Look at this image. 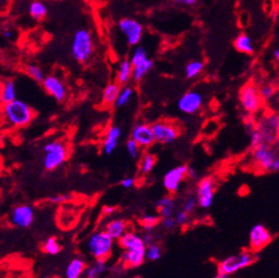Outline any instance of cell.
Here are the masks:
<instances>
[{
  "mask_svg": "<svg viewBox=\"0 0 279 278\" xmlns=\"http://www.w3.org/2000/svg\"><path fill=\"white\" fill-rule=\"evenodd\" d=\"M2 122L10 128H22L30 125L34 118V110L26 102L15 99L2 105L1 108Z\"/></svg>",
  "mask_w": 279,
  "mask_h": 278,
  "instance_id": "6da1fadb",
  "label": "cell"
},
{
  "mask_svg": "<svg viewBox=\"0 0 279 278\" xmlns=\"http://www.w3.org/2000/svg\"><path fill=\"white\" fill-rule=\"evenodd\" d=\"M257 260V252L249 250L233 255L220 261L217 267V278H227L248 268Z\"/></svg>",
  "mask_w": 279,
  "mask_h": 278,
  "instance_id": "7a4b0ae2",
  "label": "cell"
},
{
  "mask_svg": "<svg viewBox=\"0 0 279 278\" xmlns=\"http://www.w3.org/2000/svg\"><path fill=\"white\" fill-rule=\"evenodd\" d=\"M114 239L103 231H98L90 236L87 241V251L94 259L107 260L114 249Z\"/></svg>",
  "mask_w": 279,
  "mask_h": 278,
  "instance_id": "3957f363",
  "label": "cell"
},
{
  "mask_svg": "<svg viewBox=\"0 0 279 278\" xmlns=\"http://www.w3.org/2000/svg\"><path fill=\"white\" fill-rule=\"evenodd\" d=\"M70 50L74 59L78 63H85L89 60L93 53V40L91 33L85 28L75 32Z\"/></svg>",
  "mask_w": 279,
  "mask_h": 278,
  "instance_id": "277c9868",
  "label": "cell"
},
{
  "mask_svg": "<svg viewBox=\"0 0 279 278\" xmlns=\"http://www.w3.org/2000/svg\"><path fill=\"white\" fill-rule=\"evenodd\" d=\"M43 166L47 171H53L65 163L68 157L67 147L61 141H50L44 148Z\"/></svg>",
  "mask_w": 279,
  "mask_h": 278,
  "instance_id": "5b68a950",
  "label": "cell"
},
{
  "mask_svg": "<svg viewBox=\"0 0 279 278\" xmlns=\"http://www.w3.org/2000/svg\"><path fill=\"white\" fill-rule=\"evenodd\" d=\"M240 103L248 114H256L261 108L262 98L260 91L253 83H247L240 91Z\"/></svg>",
  "mask_w": 279,
  "mask_h": 278,
  "instance_id": "8992f818",
  "label": "cell"
},
{
  "mask_svg": "<svg viewBox=\"0 0 279 278\" xmlns=\"http://www.w3.org/2000/svg\"><path fill=\"white\" fill-rule=\"evenodd\" d=\"M153 134H155L156 142L160 144H170L180 135V130L176 124L168 120H159L152 124Z\"/></svg>",
  "mask_w": 279,
  "mask_h": 278,
  "instance_id": "52a82bcc",
  "label": "cell"
},
{
  "mask_svg": "<svg viewBox=\"0 0 279 278\" xmlns=\"http://www.w3.org/2000/svg\"><path fill=\"white\" fill-rule=\"evenodd\" d=\"M277 157V152L270 147V144H261L253 149V163L264 172H273V166Z\"/></svg>",
  "mask_w": 279,
  "mask_h": 278,
  "instance_id": "ba28073f",
  "label": "cell"
},
{
  "mask_svg": "<svg viewBox=\"0 0 279 278\" xmlns=\"http://www.w3.org/2000/svg\"><path fill=\"white\" fill-rule=\"evenodd\" d=\"M118 28L126 38L127 43L130 45H137L142 40L143 26L136 19L130 17L122 18L118 23Z\"/></svg>",
  "mask_w": 279,
  "mask_h": 278,
  "instance_id": "9c48e42d",
  "label": "cell"
},
{
  "mask_svg": "<svg viewBox=\"0 0 279 278\" xmlns=\"http://www.w3.org/2000/svg\"><path fill=\"white\" fill-rule=\"evenodd\" d=\"M273 235L267 227L262 224H257L250 231L249 234V244L250 250L259 252L262 249L266 248L268 244L272 243Z\"/></svg>",
  "mask_w": 279,
  "mask_h": 278,
  "instance_id": "30bf717a",
  "label": "cell"
},
{
  "mask_svg": "<svg viewBox=\"0 0 279 278\" xmlns=\"http://www.w3.org/2000/svg\"><path fill=\"white\" fill-rule=\"evenodd\" d=\"M199 207L209 209L215 200V181L212 177H205L200 180L197 186V194Z\"/></svg>",
  "mask_w": 279,
  "mask_h": 278,
  "instance_id": "8fae6325",
  "label": "cell"
},
{
  "mask_svg": "<svg viewBox=\"0 0 279 278\" xmlns=\"http://www.w3.org/2000/svg\"><path fill=\"white\" fill-rule=\"evenodd\" d=\"M187 171L189 167L186 165H180L177 167H174L165 174L164 176V188L168 191L169 193H177L180 191L181 184L183 181L187 177Z\"/></svg>",
  "mask_w": 279,
  "mask_h": 278,
  "instance_id": "7c38bea8",
  "label": "cell"
},
{
  "mask_svg": "<svg viewBox=\"0 0 279 278\" xmlns=\"http://www.w3.org/2000/svg\"><path fill=\"white\" fill-rule=\"evenodd\" d=\"M34 221V211L28 205H18L11 209L9 223L17 228H28Z\"/></svg>",
  "mask_w": 279,
  "mask_h": 278,
  "instance_id": "4fadbf2b",
  "label": "cell"
},
{
  "mask_svg": "<svg viewBox=\"0 0 279 278\" xmlns=\"http://www.w3.org/2000/svg\"><path fill=\"white\" fill-rule=\"evenodd\" d=\"M203 105V97L199 91L191 90L187 91L180 98L177 102V107L183 114L194 115L201 109Z\"/></svg>",
  "mask_w": 279,
  "mask_h": 278,
  "instance_id": "5bb4252c",
  "label": "cell"
},
{
  "mask_svg": "<svg viewBox=\"0 0 279 278\" xmlns=\"http://www.w3.org/2000/svg\"><path fill=\"white\" fill-rule=\"evenodd\" d=\"M42 88L50 97H52L58 102H62L67 95L66 86L59 77L55 75L45 76L42 81Z\"/></svg>",
  "mask_w": 279,
  "mask_h": 278,
  "instance_id": "9a60e30c",
  "label": "cell"
},
{
  "mask_svg": "<svg viewBox=\"0 0 279 278\" xmlns=\"http://www.w3.org/2000/svg\"><path fill=\"white\" fill-rule=\"evenodd\" d=\"M131 138L134 139L142 149H148L156 142L152 126L145 123H139L133 127Z\"/></svg>",
  "mask_w": 279,
  "mask_h": 278,
  "instance_id": "2e32d148",
  "label": "cell"
},
{
  "mask_svg": "<svg viewBox=\"0 0 279 278\" xmlns=\"http://www.w3.org/2000/svg\"><path fill=\"white\" fill-rule=\"evenodd\" d=\"M119 247L123 250H135V249H145L147 243L144 242L143 236L135 233V232L127 231L122 238L118 240Z\"/></svg>",
  "mask_w": 279,
  "mask_h": 278,
  "instance_id": "e0dca14e",
  "label": "cell"
},
{
  "mask_svg": "<svg viewBox=\"0 0 279 278\" xmlns=\"http://www.w3.org/2000/svg\"><path fill=\"white\" fill-rule=\"evenodd\" d=\"M145 249H135V250H124L122 256V263L127 268H137L143 265L144 260L147 259Z\"/></svg>",
  "mask_w": 279,
  "mask_h": 278,
  "instance_id": "ac0fdd59",
  "label": "cell"
},
{
  "mask_svg": "<svg viewBox=\"0 0 279 278\" xmlns=\"http://www.w3.org/2000/svg\"><path fill=\"white\" fill-rule=\"evenodd\" d=\"M120 136H122V130L118 126L111 125L108 128L105 135V140L102 142V151L106 155H111L115 151V149L118 146Z\"/></svg>",
  "mask_w": 279,
  "mask_h": 278,
  "instance_id": "d6986e66",
  "label": "cell"
},
{
  "mask_svg": "<svg viewBox=\"0 0 279 278\" xmlns=\"http://www.w3.org/2000/svg\"><path fill=\"white\" fill-rule=\"evenodd\" d=\"M105 231L115 241H118L127 232V223L120 218H114L107 223Z\"/></svg>",
  "mask_w": 279,
  "mask_h": 278,
  "instance_id": "ffe728a7",
  "label": "cell"
},
{
  "mask_svg": "<svg viewBox=\"0 0 279 278\" xmlns=\"http://www.w3.org/2000/svg\"><path fill=\"white\" fill-rule=\"evenodd\" d=\"M122 88L118 82H111L108 84L102 92V103L105 106H115Z\"/></svg>",
  "mask_w": 279,
  "mask_h": 278,
  "instance_id": "44dd1931",
  "label": "cell"
},
{
  "mask_svg": "<svg viewBox=\"0 0 279 278\" xmlns=\"http://www.w3.org/2000/svg\"><path fill=\"white\" fill-rule=\"evenodd\" d=\"M133 78V64L131 59H123L118 65L117 82L120 85L127 84Z\"/></svg>",
  "mask_w": 279,
  "mask_h": 278,
  "instance_id": "7402d4cb",
  "label": "cell"
},
{
  "mask_svg": "<svg viewBox=\"0 0 279 278\" xmlns=\"http://www.w3.org/2000/svg\"><path fill=\"white\" fill-rule=\"evenodd\" d=\"M16 98V84L12 80H6L0 86V101L2 105L15 100Z\"/></svg>",
  "mask_w": 279,
  "mask_h": 278,
  "instance_id": "603a6c76",
  "label": "cell"
},
{
  "mask_svg": "<svg viewBox=\"0 0 279 278\" xmlns=\"http://www.w3.org/2000/svg\"><path fill=\"white\" fill-rule=\"evenodd\" d=\"M234 47L239 52L245 53V55H252L255 52V45H253L251 36L247 33L240 34L234 41Z\"/></svg>",
  "mask_w": 279,
  "mask_h": 278,
  "instance_id": "cb8c5ba5",
  "label": "cell"
},
{
  "mask_svg": "<svg viewBox=\"0 0 279 278\" xmlns=\"http://www.w3.org/2000/svg\"><path fill=\"white\" fill-rule=\"evenodd\" d=\"M153 67V61L148 57L147 59H144L140 63L133 65V78L132 80L134 82H140L142 81L145 77V75L152 69Z\"/></svg>",
  "mask_w": 279,
  "mask_h": 278,
  "instance_id": "d4e9b609",
  "label": "cell"
},
{
  "mask_svg": "<svg viewBox=\"0 0 279 278\" xmlns=\"http://www.w3.org/2000/svg\"><path fill=\"white\" fill-rule=\"evenodd\" d=\"M85 263L80 258H74L66 267L65 275L67 278H80L83 273H85Z\"/></svg>",
  "mask_w": 279,
  "mask_h": 278,
  "instance_id": "484cf974",
  "label": "cell"
},
{
  "mask_svg": "<svg viewBox=\"0 0 279 278\" xmlns=\"http://www.w3.org/2000/svg\"><path fill=\"white\" fill-rule=\"evenodd\" d=\"M157 210L159 215L162 217H167V216H173V213L175 211V201L172 197H162L156 203Z\"/></svg>",
  "mask_w": 279,
  "mask_h": 278,
  "instance_id": "4316f807",
  "label": "cell"
},
{
  "mask_svg": "<svg viewBox=\"0 0 279 278\" xmlns=\"http://www.w3.org/2000/svg\"><path fill=\"white\" fill-rule=\"evenodd\" d=\"M28 13H30L31 17L34 20H41L47 16L48 7L44 2L40 1V0H34L28 6Z\"/></svg>",
  "mask_w": 279,
  "mask_h": 278,
  "instance_id": "83f0119b",
  "label": "cell"
},
{
  "mask_svg": "<svg viewBox=\"0 0 279 278\" xmlns=\"http://www.w3.org/2000/svg\"><path fill=\"white\" fill-rule=\"evenodd\" d=\"M157 158L155 155L152 153L147 152L144 153L143 156H141L140 163H139V172L142 174V175H148L152 172L153 167L156 166Z\"/></svg>",
  "mask_w": 279,
  "mask_h": 278,
  "instance_id": "f1b7e54d",
  "label": "cell"
},
{
  "mask_svg": "<svg viewBox=\"0 0 279 278\" xmlns=\"http://www.w3.org/2000/svg\"><path fill=\"white\" fill-rule=\"evenodd\" d=\"M107 260L95 259L94 264L91 265L90 267L85 269V277L86 278H98L106 272L107 269Z\"/></svg>",
  "mask_w": 279,
  "mask_h": 278,
  "instance_id": "f546056e",
  "label": "cell"
},
{
  "mask_svg": "<svg viewBox=\"0 0 279 278\" xmlns=\"http://www.w3.org/2000/svg\"><path fill=\"white\" fill-rule=\"evenodd\" d=\"M205 64L201 60H192L186 65L185 75L187 78H195L202 73Z\"/></svg>",
  "mask_w": 279,
  "mask_h": 278,
  "instance_id": "4dcf8cb0",
  "label": "cell"
},
{
  "mask_svg": "<svg viewBox=\"0 0 279 278\" xmlns=\"http://www.w3.org/2000/svg\"><path fill=\"white\" fill-rule=\"evenodd\" d=\"M160 217H161L160 215L159 216L152 215V214L144 215L143 217L140 218L139 223H140L141 227H142L144 231H152L153 228L158 225V224L161 223Z\"/></svg>",
  "mask_w": 279,
  "mask_h": 278,
  "instance_id": "1f68e13d",
  "label": "cell"
},
{
  "mask_svg": "<svg viewBox=\"0 0 279 278\" xmlns=\"http://www.w3.org/2000/svg\"><path fill=\"white\" fill-rule=\"evenodd\" d=\"M133 94H134V89H133L132 86H130V85L123 86L122 90H120L118 99H117V101H116L115 106L120 108V107L128 105V102L131 101Z\"/></svg>",
  "mask_w": 279,
  "mask_h": 278,
  "instance_id": "d6a6232c",
  "label": "cell"
},
{
  "mask_svg": "<svg viewBox=\"0 0 279 278\" xmlns=\"http://www.w3.org/2000/svg\"><path fill=\"white\" fill-rule=\"evenodd\" d=\"M26 74L28 77H31L33 81L37 83H42L45 77L42 68L35 64H28L26 66Z\"/></svg>",
  "mask_w": 279,
  "mask_h": 278,
  "instance_id": "836d02e7",
  "label": "cell"
},
{
  "mask_svg": "<svg viewBox=\"0 0 279 278\" xmlns=\"http://www.w3.org/2000/svg\"><path fill=\"white\" fill-rule=\"evenodd\" d=\"M43 252L47 253L50 256H56L61 251V247L58 240L56 238H49L45 241L43 247H42Z\"/></svg>",
  "mask_w": 279,
  "mask_h": 278,
  "instance_id": "e575fe53",
  "label": "cell"
},
{
  "mask_svg": "<svg viewBox=\"0 0 279 278\" xmlns=\"http://www.w3.org/2000/svg\"><path fill=\"white\" fill-rule=\"evenodd\" d=\"M145 255H147V259L150 261L159 260L162 255V251L159 244H157L155 242L147 244V251H145Z\"/></svg>",
  "mask_w": 279,
  "mask_h": 278,
  "instance_id": "d590c367",
  "label": "cell"
},
{
  "mask_svg": "<svg viewBox=\"0 0 279 278\" xmlns=\"http://www.w3.org/2000/svg\"><path fill=\"white\" fill-rule=\"evenodd\" d=\"M126 150L132 158H139L141 156V150H142V148H141L140 144L137 143L134 139L130 138V140H127L126 142Z\"/></svg>",
  "mask_w": 279,
  "mask_h": 278,
  "instance_id": "8d00e7d4",
  "label": "cell"
},
{
  "mask_svg": "<svg viewBox=\"0 0 279 278\" xmlns=\"http://www.w3.org/2000/svg\"><path fill=\"white\" fill-rule=\"evenodd\" d=\"M259 91H260V95H261L262 100H265V101L270 100V99L274 98V95L276 94V89H275L273 85H269V84L261 86Z\"/></svg>",
  "mask_w": 279,
  "mask_h": 278,
  "instance_id": "74e56055",
  "label": "cell"
},
{
  "mask_svg": "<svg viewBox=\"0 0 279 278\" xmlns=\"http://www.w3.org/2000/svg\"><path fill=\"white\" fill-rule=\"evenodd\" d=\"M197 206H199L197 197H189V198L185 199L184 202H183L182 209L187 211V213H189V214H191V213H193V211L195 210V208H197Z\"/></svg>",
  "mask_w": 279,
  "mask_h": 278,
  "instance_id": "f35d334b",
  "label": "cell"
},
{
  "mask_svg": "<svg viewBox=\"0 0 279 278\" xmlns=\"http://www.w3.org/2000/svg\"><path fill=\"white\" fill-rule=\"evenodd\" d=\"M177 225V221L174 216H167V217H162L161 219V226L165 231H173Z\"/></svg>",
  "mask_w": 279,
  "mask_h": 278,
  "instance_id": "ab89813d",
  "label": "cell"
},
{
  "mask_svg": "<svg viewBox=\"0 0 279 278\" xmlns=\"http://www.w3.org/2000/svg\"><path fill=\"white\" fill-rule=\"evenodd\" d=\"M175 218H176L178 225L184 226L190 221V214L187 213V211L182 209L181 211H178V213L176 214V216H175Z\"/></svg>",
  "mask_w": 279,
  "mask_h": 278,
  "instance_id": "60d3db41",
  "label": "cell"
},
{
  "mask_svg": "<svg viewBox=\"0 0 279 278\" xmlns=\"http://www.w3.org/2000/svg\"><path fill=\"white\" fill-rule=\"evenodd\" d=\"M69 199L70 196H67V194H55V196L49 198V201L53 205H58V203H66Z\"/></svg>",
  "mask_w": 279,
  "mask_h": 278,
  "instance_id": "b9f144b4",
  "label": "cell"
},
{
  "mask_svg": "<svg viewBox=\"0 0 279 278\" xmlns=\"http://www.w3.org/2000/svg\"><path fill=\"white\" fill-rule=\"evenodd\" d=\"M135 184V180L133 177H125L124 180L120 182V185L124 189H132Z\"/></svg>",
  "mask_w": 279,
  "mask_h": 278,
  "instance_id": "7bdbcfd3",
  "label": "cell"
},
{
  "mask_svg": "<svg viewBox=\"0 0 279 278\" xmlns=\"http://www.w3.org/2000/svg\"><path fill=\"white\" fill-rule=\"evenodd\" d=\"M170 1H173L175 3H177V5H181V6L192 7L198 2V0H170Z\"/></svg>",
  "mask_w": 279,
  "mask_h": 278,
  "instance_id": "ee69618b",
  "label": "cell"
},
{
  "mask_svg": "<svg viewBox=\"0 0 279 278\" xmlns=\"http://www.w3.org/2000/svg\"><path fill=\"white\" fill-rule=\"evenodd\" d=\"M244 126H245V130L248 131V133H251L256 130V127L257 125L255 124V122H253L252 119H247L244 122Z\"/></svg>",
  "mask_w": 279,
  "mask_h": 278,
  "instance_id": "f6af8a7d",
  "label": "cell"
},
{
  "mask_svg": "<svg viewBox=\"0 0 279 278\" xmlns=\"http://www.w3.org/2000/svg\"><path fill=\"white\" fill-rule=\"evenodd\" d=\"M12 35H14V33H12V30L10 27H3L2 28V36L5 38L6 40H10L12 39Z\"/></svg>",
  "mask_w": 279,
  "mask_h": 278,
  "instance_id": "bcb514c9",
  "label": "cell"
},
{
  "mask_svg": "<svg viewBox=\"0 0 279 278\" xmlns=\"http://www.w3.org/2000/svg\"><path fill=\"white\" fill-rule=\"evenodd\" d=\"M116 208L112 206H105L102 208V214L105 216H111L112 214H115Z\"/></svg>",
  "mask_w": 279,
  "mask_h": 278,
  "instance_id": "7dc6e473",
  "label": "cell"
},
{
  "mask_svg": "<svg viewBox=\"0 0 279 278\" xmlns=\"http://www.w3.org/2000/svg\"><path fill=\"white\" fill-rule=\"evenodd\" d=\"M187 177H190V178H197V177H198V174H197V172L194 171L193 168L189 167V171H187Z\"/></svg>",
  "mask_w": 279,
  "mask_h": 278,
  "instance_id": "c3c4849f",
  "label": "cell"
},
{
  "mask_svg": "<svg viewBox=\"0 0 279 278\" xmlns=\"http://www.w3.org/2000/svg\"><path fill=\"white\" fill-rule=\"evenodd\" d=\"M274 57H275V59H276L279 63V49H276V50L274 51Z\"/></svg>",
  "mask_w": 279,
  "mask_h": 278,
  "instance_id": "681fc988",
  "label": "cell"
},
{
  "mask_svg": "<svg viewBox=\"0 0 279 278\" xmlns=\"http://www.w3.org/2000/svg\"><path fill=\"white\" fill-rule=\"evenodd\" d=\"M1 1H5V0H1Z\"/></svg>",
  "mask_w": 279,
  "mask_h": 278,
  "instance_id": "f907efd6",
  "label": "cell"
},
{
  "mask_svg": "<svg viewBox=\"0 0 279 278\" xmlns=\"http://www.w3.org/2000/svg\"><path fill=\"white\" fill-rule=\"evenodd\" d=\"M278 141H279V136H278Z\"/></svg>",
  "mask_w": 279,
  "mask_h": 278,
  "instance_id": "816d5d0a",
  "label": "cell"
}]
</instances>
